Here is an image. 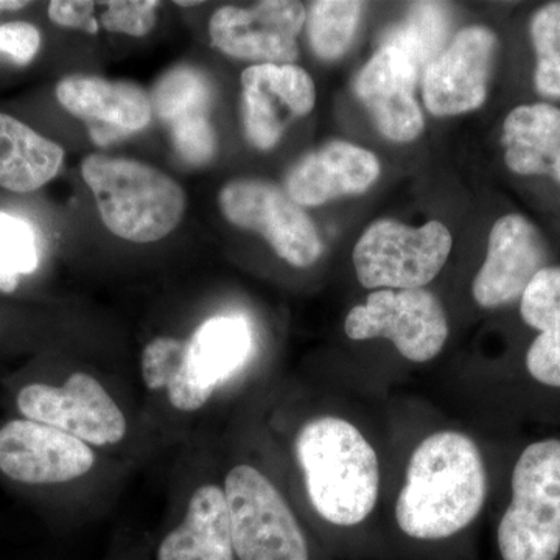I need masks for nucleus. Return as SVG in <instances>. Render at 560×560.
I'll return each mask as SVG.
<instances>
[{"instance_id": "f257e3e1", "label": "nucleus", "mask_w": 560, "mask_h": 560, "mask_svg": "<svg viewBox=\"0 0 560 560\" xmlns=\"http://www.w3.org/2000/svg\"><path fill=\"white\" fill-rule=\"evenodd\" d=\"M488 497L480 448L467 434L440 431L412 452L396 503V521L407 536L442 540L466 529Z\"/></svg>"}, {"instance_id": "f03ea898", "label": "nucleus", "mask_w": 560, "mask_h": 560, "mask_svg": "<svg viewBox=\"0 0 560 560\" xmlns=\"http://www.w3.org/2000/svg\"><path fill=\"white\" fill-rule=\"evenodd\" d=\"M250 350L253 329L245 316H213L187 340H151L140 357V374L150 393L164 396L173 410L191 415L245 366Z\"/></svg>"}, {"instance_id": "7ed1b4c3", "label": "nucleus", "mask_w": 560, "mask_h": 560, "mask_svg": "<svg viewBox=\"0 0 560 560\" xmlns=\"http://www.w3.org/2000/svg\"><path fill=\"white\" fill-rule=\"evenodd\" d=\"M294 453L313 510L337 526L366 521L377 504V453L348 420L320 416L298 431Z\"/></svg>"}, {"instance_id": "20e7f679", "label": "nucleus", "mask_w": 560, "mask_h": 560, "mask_svg": "<svg viewBox=\"0 0 560 560\" xmlns=\"http://www.w3.org/2000/svg\"><path fill=\"white\" fill-rule=\"evenodd\" d=\"M81 175L94 194L105 226L135 243L161 241L176 230L186 195L176 180L142 162L92 154Z\"/></svg>"}, {"instance_id": "39448f33", "label": "nucleus", "mask_w": 560, "mask_h": 560, "mask_svg": "<svg viewBox=\"0 0 560 560\" xmlns=\"http://www.w3.org/2000/svg\"><path fill=\"white\" fill-rule=\"evenodd\" d=\"M512 499L499 525L503 560H556L560 552V440L534 442L512 471Z\"/></svg>"}, {"instance_id": "423d86ee", "label": "nucleus", "mask_w": 560, "mask_h": 560, "mask_svg": "<svg viewBox=\"0 0 560 560\" xmlns=\"http://www.w3.org/2000/svg\"><path fill=\"white\" fill-rule=\"evenodd\" d=\"M223 490L238 560H311L300 523L267 475L238 464L228 471Z\"/></svg>"}, {"instance_id": "0eeeda50", "label": "nucleus", "mask_w": 560, "mask_h": 560, "mask_svg": "<svg viewBox=\"0 0 560 560\" xmlns=\"http://www.w3.org/2000/svg\"><path fill=\"white\" fill-rule=\"evenodd\" d=\"M451 250V231L440 221L410 228L378 220L357 243L353 265L364 289H423L440 275Z\"/></svg>"}, {"instance_id": "6e6552de", "label": "nucleus", "mask_w": 560, "mask_h": 560, "mask_svg": "<svg viewBox=\"0 0 560 560\" xmlns=\"http://www.w3.org/2000/svg\"><path fill=\"white\" fill-rule=\"evenodd\" d=\"M16 405L24 419L65 431L92 448L113 447L128 434L120 405L86 372L69 375L61 385L28 383L18 393Z\"/></svg>"}, {"instance_id": "1a4fd4ad", "label": "nucleus", "mask_w": 560, "mask_h": 560, "mask_svg": "<svg viewBox=\"0 0 560 560\" xmlns=\"http://www.w3.org/2000/svg\"><path fill=\"white\" fill-rule=\"evenodd\" d=\"M350 340L386 338L401 357L425 363L440 355L448 337L447 315L429 290H377L349 312L345 324Z\"/></svg>"}, {"instance_id": "9d476101", "label": "nucleus", "mask_w": 560, "mask_h": 560, "mask_svg": "<svg viewBox=\"0 0 560 560\" xmlns=\"http://www.w3.org/2000/svg\"><path fill=\"white\" fill-rule=\"evenodd\" d=\"M220 208L235 226L259 232L280 259L312 267L323 253L311 217L287 191L257 179L232 180L220 194Z\"/></svg>"}, {"instance_id": "9b49d317", "label": "nucleus", "mask_w": 560, "mask_h": 560, "mask_svg": "<svg viewBox=\"0 0 560 560\" xmlns=\"http://www.w3.org/2000/svg\"><path fill=\"white\" fill-rule=\"evenodd\" d=\"M97 453L86 442L31 419L0 427V471L28 486L65 485L86 477Z\"/></svg>"}, {"instance_id": "f8f14e48", "label": "nucleus", "mask_w": 560, "mask_h": 560, "mask_svg": "<svg viewBox=\"0 0 560 560\" xmlns=\"http://www.w3.org/2000/svg\"><path fill=\"white\" fill-rule=\"evenodd\" d=\"M305 20L304 5L290 0L223 7L210 18L209 35L217 49L238 60L291 65L300 55L296 39Z\"/></svg>"}, {"instance_id": "ddd939ff", "label": "nucleus", "mask_w": 560, "mask_h": 560, "mask_svg": "<svg viewBox=\"0 0 560 560\" xmlns=\"http://www.w3.org/2000/svg\"><path fill=\"white\" fill-rule=\"evenodd\" d=\"M497 36L489 28L460 31L423 72V102L434 116H458L478 109L488 97Z\"/></svg>"}, {"instance_id": "4468645a", "label": "nucleus", "mask_w": 560, "mask_h": 560, "mask_svg": "<svg viewBox=\"0 0 560 560\" xmlns=\"http://www.w3.org/2000/svg\"><path fill=\"white\" fill-rule=\"evenodd\" d=\"M420 72L404 50L385 43L353 83L378 130L394 142H411L423 130L422 110L415 98Z\"/></svg>"}, {"instance_id": "2eb2a0df", "label": "nucleus", "mask_w": 560, "mask_h": 560, "mask_svg": "<svg viewBox=\"0 0 560 560\" xmlns=\"http://www.w3.org/2000/svg\"><path fill=\"white\" fill-rule=\"evenodd\" d=\"M547 249L540 232L522 215H504L493 224L488 256L474 280L471 293L486 308L518 300L530 280L544 270Z\"/></svg>"}, {"instance_id": "dca6fc26", "label": "nucleus", "mask_w": 560, "mask_h": 560, "mask_svg": "<svg viewBox=\"0 0 560 560\" xmlns=\"http://www.w3.org/2000/svg\"><path fill=\"white\" fill-rule=\"evenodd\" d=\"M62 108L86 121L97 145L143 130L151 120V101L130 83H116L97 77L72 75L57 86Z\"/></svg>"}, {"instance_id": "f3484780", "label": "nucleus", "mask_w": 560, "mask_h": 560, "mask_svg": "<svg viewBox=\"0 0 560 560\" xmlns=\"http://www.w3.org/2000/svg\"><path fill=\"white\" fill-rule=\"evenodd\" d=\"M381 175L371 151L348 142H330L294 165L287 194L300 206H319L334 198L360 195Z\"/></svg>"}, {"instance_id": "a211bd4d", "label": "nucleus", "mask_w": 560, "mask_h": 560, "mask_svg": "<svg viewBox=\"0 0 560 560\" xmlns=\"http://www.w3.org/2000/svg\"><path fill=\"white\" fill-rule=\"evenodd\" d=\"M223 488L205 482L191 492L183 522L162 539L158 560H234Z\"/></svg>"}, {"instance_id": "6ab92c4d", "label": "nucleus", "mask_w": 560, "mask_h": 560, "mask_svg": "<svg viewBox=\"0 0 560 560\" xmlns=\"http://www.w3.org/2000/svg\"><path fill=\"white\" fill-rule=\"evenodd\" d=\"M504 161L522 176H551L560 184V108L550 103L522 105L503 125Z\"/></svg>"}, {"instance_id": "aec40b11", "label": "nucleus", "mask_w": 560, "mask_h": 560, "mask_svg": "<svg viewBox=\"0 0 560 560\" xmlns=\"http://www.w3.org/2000/svg\"><path fill=\"white\" fill-rule=\"evenodd\" d=\"M521 315L539 330L526 352V370L534 381L560 388V268L545 267L521 298Z\"/></svg>"}, {"instance_id": "412c9836", "label": "nucleus", "mask_w": 560, "mask_h": 560, "mask_svg": "<svg viewBox=\"0 0 560 560\" xmlns=\"http://www.w3.org/2000/svg\"><path fill=\"white\" fill-rule=\"evenodd\" d=\"M65 150L14 117L0 114V187L28 194L60 172Z\"/></svg>"}, {"instance_id": "4be33fe9", "label": "nucleus", "mask_w": 560, "mask_h": 560, "mask_svg": "<svg viewBox=\"0 0 560 560\" xmlns=\"http://www.w3.org/2000/svg\"><path fill=\"white\" fill-rule=\"evenodd\" d=\"M451 18L445 5L419 2L411 7L407 20L389 33L385 43L394 44L411 58L422 72L436 60L447 40Z\"/></svg>"}, {"instance_id": "5701e85b", "label": "nucleus", "mask_w": 560, "mask_h": 560, "mask_svg": "<svg viewBox=\"0 0 560 560\" xmlns=\"http://www.w3.org/2000/svg\"><path fill=\"white\" fill-rule=\"evenodd\" d=\"M212 86L205 73L194 68H176L165 73L153 91L158 116L168 125L187 117L206 116Z\"/></svg>"}, {"instance_id": "b1692460", "label": "nucleus", "mask_w": 560, "mask_h": 560, "mask_svg": "<svg viewBox=\"0 0 560 560\" xmlns=\"http://www.w3.org/2000/svg\"><path fill=\"white\" fill-rule=\"evenodd\" d=\"M243 120L246 136L254 147L270 150L282 138L293 114L282 97L260 81L242 73Z\"/></svg>"}, {"instance_id": "393cba45", "label": "nucleus", "mask_w": 560, "mask_h": 560, "mask_svg": "<svg viewBox=\"0 0 560 560\" xmlns=\"http://www.w3.org/2000/svg\"><path fill=\"white\" fill-rule=\"evenodd\" d=\"M363 3L349 0L313 2L308 14V39L315 54L323 60L340 58L348 50L359 25Z\"/></svg>"}, {"instance_id": "a878e982", "label": "nucleus", "mask_w": 560, "mask_h": 560, "mask_svg": "<svg viewBox=\"0 0 560 560\" xmlns=\"http://www.w3.org/2000/svg\"><path fill=\"white\" fill-rule=\"evenodd\" d=\"M38 265V237L32 224L0 210V291L13 293L21 276L32 275Z\"/></svg>"}, {"instance_id": "bb28decb", "label": "nucleus", "mask_w": 560, "mask_h": 560, "mask_svg": "<svg viewBox=\"0 0 560 560\" xmlns=\"http://www.w3.org/2000/svg\"><path fill=\"white\" fill-rule=\"evenodd\" d=\"M529 33L537 58L536 90L544 97L560 101V2L537 10Z\"/></svg>"}, {"instance_id": "cd10ccee", "label": "nucleus", "mask_w": 560, "mask_h": 560, "mask_svg": "<svg viewBox=\"0 0 560 560\" xmlns=\"http://www.w3.org/2000/svg\"><path fill=\"white\" fill-rule=\"evenodd\" d=\"M249 77L278 92L294 117L311 113L316 102L315 84L304 69L293 65H256L245 70Z\"/></svg>"}, {"instance_id": "c85d7f7f", "label": "nucleus", "mask_w": 560, "mask_h": 560, "mask_svg": "<svg viewBox=\"0 0 560 560\" xmlns=\"http://www.w3.org/2000/svg\"><path fill=\"white\" fill-rule=\"evenodd\" d=\"M102 24L106 31L130 36H145L156 25V0H114L105 2Z\"/></svg>"}, {"instance_id": "c756f323", "label": "nucleus", "mask_w": 560, "mask_h": 560, "mask_svg": "<svg viewBox=\"0 0 560 560\" xmlns=\"http://www.w3.org/2000/svg\"><path fill=\"white\" fill-rule=\"evenodd\" d=\"M173 145L187 162L202 165L215 153V132L206 116L187 117L171 125Z\"/></svg>"}, {"instance_id": "7c9ffc66", "label": "nucleus", "mask_w": 560, "mask_h": 560, "mask_svg": "<svg viewBox=\"0 0 560 560\" xmlns=\"http://www.w3.org/2000/svg\"><path fill=\"white\" fill-rule=\"evenodd\" d=\"M40 47V33L28 22L14 21L0 25V54L16 65L33 61Z\"/></svg>"}, {"instance_id": "2f4dec72", "label": "nucleus", "mask_w": 560, "mask_h": 560, "mask_svg": "<svg viewBox=\"0 0 560 560\" xmlns=\"http://www.w3.org/2000/svg\"><path fill=\"white\" fill-rule=\"evenodd\" d=\"M94 7V2H84V0H54L49 3V18L61 27L97 33L98 22L92 16Z\"/></svg>"}, {"instance_id": "473e14b6", "label": "nucleus", "mask_w": 560, "mask_h": 560, "mask_svg": "<svg viewBox=\"0 0 560 560\" xmlns=\"http://www.w3.org/2000/svg\"><path fill=\"white\" fill-rule=\"evenodd\" d=\"M27 5L28 2H21V0H0V11H18Z\"/></svg>"}, {"instance_id": "72a5a7b5", "label": "nucleus", "mask_w": 560, "mask_h": 560, "mask_svg": "<svg viewBox=\"0 0 560 560\" xmlns=\"http://www.w3.org/2000/svg\"><path fill=\"white\" fill-rule=\"evenodd\" d=\"M198 3H200V2H197V0H195V2H176V5L190 7V5H198Z\"/></svg>"}]
</instances>
